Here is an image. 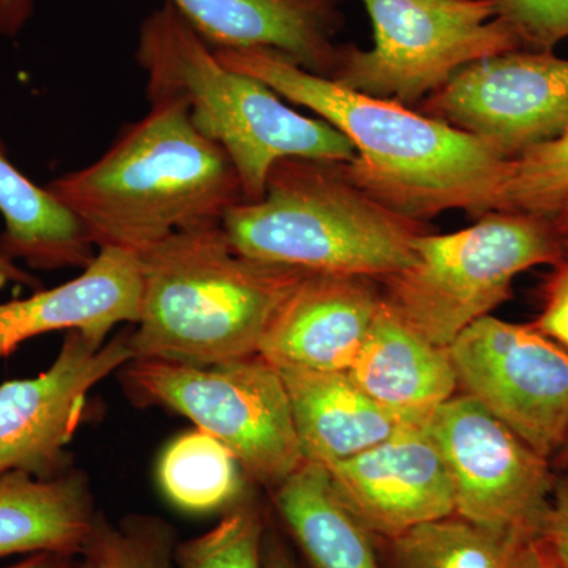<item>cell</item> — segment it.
Wrapping results in <instances>:
<instances>
[{"label": "cell", "mask_w": 568, "mask_h": 568, "mask_svg": "<svg viewBox=\"0 0 568 568\" xmlns=\"http://www.w3.org/2000/svg\"><path fill=\"white\" fill-rule=\"evenodd\" d=\"M140 320L134 358L194 366L261 353L264 336L306 272L235 252L222 222L179 231L138 254Z\"/></svg>", "instance_id": "cell-3"}, {"label": "cell", "mask_w": 568, "mask_h": 568, "mask_svg": "<svg viewBox=\"0 0 568 568\" xmlns=\"http://www.w3.org/2000/svg\"><path fill=\"white\" fill-rule=\"evenodd\" d=\"M555 556L560 568H568V552L555 551Z\"/></svg>", "instance_id": "cell-36"}, {"label": "cell", "mask_w": 568, "mask_h": 568, "mask_svg": "<svg viewBox=\"0 0 568 568\" xmlns=\"http://www.w3.org/2000/svg\"><path fill=\"white\" fill-rule=\"evenodd\" d=\"M568 196V130L508 160L496 211L551 219Z\"/></svg>", "instance_id": "cell-26"}, {"label": "cell", "mask_w": 568, "mask_h": 568, "mask_svg": "<svg viewBox=\"0 0 568 568\" xmlns=\"http://www.w3.org/2000/svg\"><path fill=\"white\" fill-rule=\"evenodd\" d=\"M545 284L544 308L534 327L568 349V260L555 265Z\"/></svg>", "instance_id": "cell-28"}, {"label": "cell", "mask_w": 568, "mask_h": 568, "mask_svg": "<svg viewBox=\"0 0 568 568\" xmlns=\"http://www.w3.org/2000/svg\"><path fill=\"white\" fill-rule=\"evenodd\" d=\"M268 521L263 508L239 497L207 532L179 541V568H263V544Z\"/></svg>", "instance_id": "cell-25"}, {"label": "cell", "mask_w": 568, "mask_h": 568, "mask_svg": "<svg viewBox=\"0 0 568 568\" xmlns=\"http://www.w3.org/2000/svg\"><path fill=\"white\" fill-rule=\"evenodd\" d=\"M381 305L376 280L306 275L276 313L260 355L276 368L347 373Z\"/></svg>", "instance_id": "cell-14"}, {"label": "cell", "mask_w": 568, "mask_h": 568, "mask_svg": "<svg viewBox=\"0 0 568 568\" xmlns=\"http://www.w3.org/2000/svg\"><path fill=\"white\" fill-rule=\"evenodd\" d=\"M555 568H560L559 566H556Z\"/></svg>", "instance_id": "cell-38"}, {"label": "cell", "mask_w": 568, "mask_h": 568, "mask_svg": "<svg viewBox=\"0 0 568 568\" xmlns=\"http://www.w3.org/2000/svg\"><path fill=\"white\" fill-rule=\"evenodd\" d=\"M33 0H0V39H13L31 20Z\"/></svg>", "instance_id": "cell-30"}, {"label": "cell", "mask_w": 568, "mask_h": 568, "mask_svg": "<svg viewBox=\"0 0 568 568\" xmlns=\"http://www.w3.org/2000/svg\"><path fill=\"white\" fill-rule=\"evenodd\" d=\"M428 429L450 473L455 515L545 538L556 485L547 458L465 394L437 406Z\"/></svg>", "instance_id": "cell-9"}, {"label": "cell", "mask_w": 568, "mask_h": 568, "mask_svg": "<svg viewBox=\"0 0 568 568\" xmlns=\"http://www.w3.org/2000/svg\"><path fill=\"white\" fill-rule=\"evenodd\" d=\"M458 388L551 459L568 433V349L534 325L485 316L448 346Z\"/></svg>", "instance_id": "cell-10"}, {"label": "cell", "mask_w": 568, "mask_h": 568, "mask_svg": "<svg viewBox=\"0 0 568 568\" xmlns=\"http://www.w3.org/2000/svg\"><path fill=\"white\" fill-rule=\"evenodd\" d=\"M7 284H21L31 290H39L40 280L0 254V287L7 286Z\"/></svg>", "instance_id": "cell-33"}, {"label": "cell", "mask_w": 568, "mask_h": 568, "mask_svg": "<svg viewBox=\"0 0 568 568\" xmlns=\"http://www.w3.org/2000/svg\"><path fill=\"white\" fill-rule=\"evenodd\" d=\"M567 250L549 216L493 211L452 234H420L413 260L383 280V301L410 328L448 347L511 297L517 275L559 264Z\"/></svg>", "instance_id": "cell-6"}, {"label": "cell", "mask_w": 568, "mask_h": 568, "mask_svg": "<svg viewBox=\"0 0 568 568\" xmlns=\"http://www.w3.org/2000/svg\"><path fill=\"white\" fill-rule=\"evenodd\" d=\"M272 504L302 568H384L375 538L343 506L323 466L305 462L272 489Z\"/></svg>", "instance_id": "cell-20"}, {"label": "cell", "mask_w": 568, "mask_h": 568, "mask_svg": "<svg viewBox=\"0 0 568 568\" xmlns=\"http://www.w3.org/2000/svg\"><path fill=\"white\" fill-rule=\"evenodd\" d=\"M325 470L343 506L375 540L455 515L454 484L428 420Z\"/></svg>", "instance_id": "cell-13"}, {"label": "cell", "mask_w": 568, "mask_h": 568, "mask_svg": "<svg viewBox=\"0 0 568 568\" xmlns=\"http://www.w3.org/2000/svg\"><path fill=\"white\" fill-rule=\"evenodd\" d=\"M99 514L88 477L80 470L54 478L6 474L0 477V558L36 552L80 556Z\"/></svg>", "instance_id": "cell-19"}, {"label": "cell", "mask_w": 568, "mask_h": 568, "mask_svg": "<svg viewBox=\"0 0 568 568\" xmlns=\"http://www.w3.org/2000/svg\"><path fill=\"white\" fill-rule=\"evenodd\" d=\"M133 358L130 331L104 343L70 331L47 372L2 384L0 477L26 473L54 478L73 469L67 448L84 418L89 394Z\"/></svg>", "instance_id": "cell-11"}, {"label": "cell", "mask_w": 568, "mask_h": 568, "mask_svg": "<svg viewBox=\"0 0 568 568\" xmlns=\"http://www.w3.org/2000/svg\"><path fill=\"white\" fill-rule=\"evenodd\" d=\"M313 2H325V0H313Z\"/></svg>", "instance_id": "cell-37"}, {"label": "cell", "mask_w": 568, "mask_h": 568, "mask_svg": "<svg viewBox=\"0 0 568 568\" xmlns=\"http://www.w3.org/2000/svg\"><path fill=\"white\" fill-rule=\"evenodd\" d=\"M0 213L3 233L0 254L37 271L82 268L95 260L93 245L80 220L55 200L47 186L21 173L0 144Z\"/></svg>", "instance_id": "cell-22"}, {"label": "cell", "mask_w": 568, "mask_h": 568, "mask_svg": "<svg viewBox=\"0 0 568 568\" xmlns=\"http://www.w3.org/2000/svg\"><path fill=\"white\" fill-rule=\"evenodd\" d=\"M347 375L375 402L414 416H429L458 390L450 349L417 334L384 301Z\"/></svg>", "instance_id": "cell-18"}, {"label": "cell", "mask_w": 568, "mask_h": 568, "mask_svg": "<svg viewBox=\"0 0 568 568\" xmlns=\"http://www.w3.org/2000/svg\"><path fill=\"white\" fill-rule=\"evenodd\" d=\"M136 62L149 102L185 104L194 126L230 156L246 201L263 196L272 168L284 159L343 164L355 159L353 144L331 123L306 118L264 82L223 65L166 0L142 21Z\"/></svg>", "instance_id": "cell-4"}, {"label": "cell", "mask_w": 568, "mask_h": 568, "mask_svg": "<svg viewBox=\"0 0 568 568\" xmlns=\"http://www.w3.org/2000/svg\"><path fill=\"white\" fill-rule=\"evenodd\" d=\"M545 540L552 551L568 552V476L556 478Z\"/></svg>", "instance_id": "cell-29"}, {"label": "cell", "mask_w": 568, "mask_h": 568, "mask_svg": "<svg viewBox=\"0 0 568 568\" xmlns=\"http://www.w3.org/2000/svg\"><path fill=\"white\" fill-rule=\"evenodd\" d=\"M499 9L523 47L552 51L568 39V0H499Z\"/></svg>", "instance_id": "cell-27"}, {"label": "cell", "mask_w": 568, "mask_h": 568, "mask_svg": "<svg viewBox=\"0 0 568 568\" xmlns=\"http://www.w3.org/2000/svg\"><path fill=\"white\" fill-rule=\"evenodd\" d=\"M384 568H555L544 537L450 517L375 540Z\"/></svg>", "instance_id": "cell-21"}, {"label": "cell", "mask_w": 568, "mask_h": 568, "mask_svg": "<svg viewBox=\"0 0 568 568\" xmlns=\"http://www.w3.org/2000/svg\"><path fill=\"white\" fill-rule=\"evenodd\" d=\"M425 111L515 159L567 132L568 61L519 50L484 59L432 93Z\"/></svg>", "instance_id": "cell-12"}, {"label": "cell", "mask_w": 568, "mask_h": 568, "mask_svg": "<svg viewBox=\"0 0 568 568\" xmlns=\"http://www.w3.org/2000/svg\"><path fill=\"white\" fill-rule=\"evenodd\" d=\"M213 51L227 69L256 78L345 134L355 159L342 164L343 173L394 211L417 222L454 209L496 211L508 159L481 138L354 91L271 48Z\"/></svg>", "instance_id": "cell-1"}, {"label": "cell", "mask_w": 568, "mask_h": 568, "mask_svg": "<svg viewBox=\"0 0 568 568\" xmlns=\"http://www.w3.org/2000/svg\"><path fill=\"white\" fill-rule=\"evenodd\" d=\"M552 466L559 467V469H567L568 467V433L566 440H564L562 446L559 447V450L556 452L555 457L551 458Z\"/></svg>", "instance_id": "cell-35"}, {"label": "cell", "mask_w": 568, "mask_h": 568, "mask_svg": "<svg viewBox=\"0 0 568 568\" xmlns=\"http://www.w3.org/2000/svg\"><path fill=\"white\" fill-rule=\"evenodd\" d=\"M141 301L140 256L121 248H100L77 278L0 304V358L51 332L80 331L104 343L112 328L138 323Z\"/></svg>", "instance_id": "cell-15"}, {"label": "cell", "mask_w": 568, "mask_h": 568, "mask_svg": "<svg viewBox=\"0 0 568 568\" xmlns=\"http://www.w3.org/2000/svg\"><path fill=\"white\" fill-rule=\"evenodd\" d=\"M263 568H302L293 549L271 523L264 536Z\"/></svg>", "instance_id": "cell-31"}, {"label": "cell", "mask_w": 568, "mask_h": 568, "mask_svg": "<svg viewBox=\"0 0 568 568\" xmlns=\"http://www.w3.org/2000/svg\"><path fill=\"white\" fill-rule=\"evenodd\" d=\"M343 163L284 159L272 168L260 200L223 216L235 252L313 275L383 280L413 260L424 224L355 186Z\"/></svg>", "instance_id": "cell-5"}, {"label": "cell", "mask_w": 568, "mask_h": 568, "mask_svg": "<svg viewBox=\"0 0 568 568\" xmlns=\"http://www.w3.org/2000/svg\"><path fill=\"white\" fill-rule=\"evenodd\" d=\"M242 474L230 448L200 428L175 437L159 465L164 496L190 514L233 506L244 491Z\"/></svg>", "instance_id": "cell-23"}, {"label": "cell", "mask_w": 568, "mask_h": 568, "mask_svg": "<svg viewBox=\"0 0 568 568\" xmlns=\"http://www.w3.org/2000/svg\"><path fill=\"white\" fill-rule=\"evenodd\" d=\"M97 248L140 254L171 234L220 223L245 200L227 153L179 100H156L97 162L48 183Z\"/></svg>", "instance_id": "cell-2"}, {"label": "cell", "mask_w": 568, "mask_h": 568, "mask_svg": "<svg viewBox=\"0 0 568 568\" xmlns=\"http://www.w3.org/2000/svg\"><path fill=\"white\" fill-rule=\"evenodd\" d=\"M122 379L138 405L166 407L216 437L257 485L275 489L305 463L283 377L263 355L212 366L133 358Z\"/></svg>", "instance_id": "cell-7"}, {"label": "cell", "mask_w": 568, "mask_h": 568, "mask_svg": "<svg viewBox=\"0 0 568 568\" xmlns=\"http://www.w3.org/2000/svg\"><path fill=\"white\" fill-rule=\"evenodd\" d=\"M551 220L556 231H558L560 241H562L568 252V196L559 204L555 213H552Z\"/></svg>", "instance_id": "cell-34"}, {"label": "cell", "mask_w": 568, "mask_h": 568, "mask_svg": "<svg viewBox=\"0 0 568 568\" xmlns=\"http://www.w3.org/2000/svg\"><path fill=\"white\" fill-rule=\"evenodd\" d=\"M212 48H271L313 73L331 77L339 51L332 43L331 0H166Z\"/></svg>", "instance_id": "cell-17"}, {"label": "cell", "mask_w": 568, "mask_h": 568, "mask_svg": "<svg viewBox=\"0 0 568 568\" xmlns=\"http://www.w3.org/2000/svg\"><path fill=\"white\" fill-rule=\"evenodd\" d=\"M290 396L295 433L305 462L328 469L386 443L429 416L381 405L347 373L278 368Z\"/></svg>", "instance_id": "cell-16"}, {"label": "cell", "mask_w": 568, "mask_h": 568, "mask_svg": "<svg viewBox=\"0 0 568 568\" xmlns=\"http://www.w3.org/2000/svg\"><path fill=\"white\" fill-rule=\"evenodd\" d=\"M178 530L153 515L110 521L99 514L80 556V568H179Z\"/></svg>", "instance_id": "cell-24"}, {"label": "cell", "mask_w": 568, "mask_h": 568, "mask_svg": "<svg viewBox=\"0 0 568 568\" xmlns=\"http://www.w3.org/2000/svg\"><path fill=\"white\" fill-rule=\"evenodd\" d=\"M3 568H80V559L78 556L61 552H36L13 566Z\"/></svg>", "instance_id": "cell-32"}, {"label": "cell", "mask_w": 568, "mask_h": 568, "mask_svg": "<svg viewBox=\"0 0 568 568\" xmlns=\"http://www.w3.org/2000/svg\"><path fill=\"white\" fill-rule=\"evenodd\" d=\"M372 50H346L331 78L366 95L406 104L432 95L467 65L518 51L499 0H362Z\"/></svg>", "instance_id": "cell-8"}]
</instances>
